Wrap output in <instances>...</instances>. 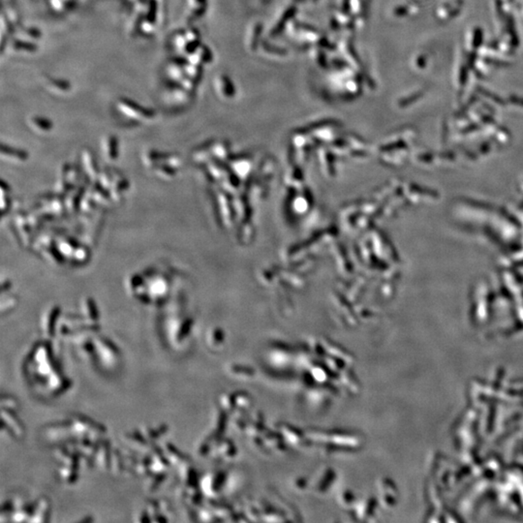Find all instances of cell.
<instances>
[{
	"mask_svg": "<svg viewBox=\"0 0 523 523\" xmlns=\"http://www.w3.org/2000/svg\"><path fill=\"white\" fill-rule=\"evenodd\" d=\"M47 87L49 88L50 91L55 94H64L71 90L72 85L66 80L49 78L47 80Z\"/></svg>",
	"mask_w": 523,
	"mask_h": 523,
	"instance_id": "cell-2",
	"label": "cell"
},
{
	"mask_svg": "<svg viewBox=\"0 0 523 523\" xmlns=\"http://www.w3.org/2000/svg\"><path fill=\"white\" fill-rule=\"evenodd\" d=\"M131 1H134V2H136V1H138V0H131Z\"/></svg>",
	"mask_w": 523,
	"mask_h": 523,
	"instance_id": "cell-7",
	"label": "cell"
},
{
	"mask_svg": "<svg viewBox=\"0 0 523 523\" xmlns=\"http://www.w3.org/2000/svg\"><path fill=\"white\" fill-rule=\"evenodd\" d=\"M168 77L174 83H180L186 76L185 68H183L179 62L178 59H174L170 62V64L167 66L166 69Z\"/></svg>",
	"mask_w": 523,
	"mask_h": 523,
	"instance_id": "cell-3",
	"label": "cell"
},
{
	"mask_svg": "<svg viewBox=\"0 0 523 523\" xmlns=\"http://www.w3.org/2000/svg\"><path fill=\"white\" fill-rule=\"evenodd\" d=\"M29 123L32 129L38 132H42V133L49 132L52 128V123L51 122V120L43 117H38V116L32 117L29 119Z\"/></svg>",
	"mask_w": 523,
	"mask_h": 523,
	"instance_id": "cell-4",
	"label": "cell"
},
{
	"mask_svg": "<svg viewBox=\"0 0 523 523\" xmlns=\"http://www.w3.org/2000/svg\"><path fill=\"white\" fill-rule=\"evenodd\" d=\"M118 110L124 116L135 120H147L154 118L155 113L128 98H119L117 102Z\"/></svg>",
	"mask_w": 523,
	"mask_h": 523,
	"instance_id": "cell-1",
	"label": "cell"
},
{
	"mask_svg": "<svg viewBox=\"0 0 523 523\" xmlns=\"http://www.w3.org/2000/svg\"><path fill=\"white\" fill-rule=\"evenodd\" d=\"M11 47L15 51H20V52L31 53L37 51V46L33 42H29L25 39L14 40L11 44Z\"/></svg>",
	"mask_w": 523,
	"mask_h": 523,
	"instance_id": "cell-5",
	"label": "cell"
},
{
	"mask_svg": "<svg viewBox=\"0 0 523 523\" xmlns=\"http://www.w3.org/2000/svg\"><path fill=\"white\" fill-rule=\"evenodd\" d=\"M21 34H22V36L24 35V37L29 38L31 40H37V39L41 38V31L38 30L35 27H27V28H25L24 30H22Z\"/></svg>",
	"mask_w": 523,
	"mask_h": 523,
	"instance_id": "cell-6",
	"label": "cell"
}]
</instances>
